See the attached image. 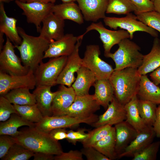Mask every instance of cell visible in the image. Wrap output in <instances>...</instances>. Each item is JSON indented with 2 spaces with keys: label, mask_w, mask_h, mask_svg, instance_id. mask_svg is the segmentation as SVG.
Masks as SVG:
<instances>
[{
  "label": "cell",
  "mask_w": 160,
  "mask_h": 160,
  "mask_svg": "<svg viewBox=\"0 0 160 160\" xmlns=\"http://www.w3.org/2000/svg\"><path fill=\"white\" fill-rule=\"evenodd\" d=\"M141 76L135 68L114 71L109 79L114 96L120 103L124 105L137 95Z\"/></svg>",
  "instance_id": "obj_1"
},
{
  "label": "cell",
  "mask_w": 160,
  "mask_h": 160,
  "mask_svg": "<svg viewBox=\"0 0 160 160\" xmlns=\"http://www.w3.org/2000/svg\"><path fill=\"white\" fill-rule=\"evenodd\" d=\"M17 29L22 40L21 44L15 47L20 52L23 65L34 71L42 62L44 53L50 42L39 36H34L27 34L21 27H17Z\"/></svg>",
  "instance_id": "obj_2"
},
{
  "label": "cell",
  "mask_w": 160,
  "mask_h": 160,
  "mask_svg": "<svg viewBox=\"0 0 160 160\" xmlns=\"http://www.w3.org/2000/svg\"><path fill=\"white\" fill-rule=\"evenodd\" d=\"M15 142L35 153L41 152L52 155H60L63 149L58 141L53 139L49 134L43 133L35 127H29L20 131L13 137Z\"/></svg>",
  "instance_id": "obj_3"
},
{
  "label": "cell",
  "mask_w": 160,
  "mask_h": 160,
  "mask_svg": "<svg viewBox=\"0 0 160 160\" xmlns=\"http://www.w3.org/2000/svg\"><path fill=\"white\" fill-rule=\"evenodd\" d=\"M119 48L114 53L110 52L105 55L114 61V70L127 68H138L141 65L144 55L140 52V48L129 38L122 40L118 44Z\"/></svg>",
  "instance_id": "obj_4"
},
{
  "label": "cell",
  "mask_w": 160,
  "mask_h": 160,
  "mask_svg": "<svg viewBox=\"0 0 160 160\" xmlns=\"http://www.w3.org/2000/svg\"><path fill=\"white\" fill-rule=\"evenodd\" d=\"M98 116L95 114L84 118L67 115L44 116L40 122L35 123V127L43 133L48 134L55 129L73 128L82 123L91 126L97 121Z\"/></svg>",
  "instance_id": "obj_5"
},
{
  "label": "cell",
  "mask_w": 160,
  "mask_h": 160,
  "mask_svg": "<svg viewBox=\"0 0 160 160\" xmlns=\"http://www.w3.org/2000/svg\"><path fill=\"white\" fill-rule=\"evenodd\" d=\"M68 56L52 58L45 63L41 62L34 71L36 86L56 85L58 78L67 61Z\"/></svg>",
  "instance_id": "obj_6"
},
{
  "label": "cell",
  "mask_w": 160,
  "mask_h": 160,
  "mask_svg": "<svg viewBox=\"0 0 160 160\" xmlns=\"http://www.w3.org/2000/svg\"><path fill=\"white\" fill-rule=\"evenodd\" d=\"M100 55L99 45L87 46L82 58V66L89 69L95 75L96 79H109L114 69L100 57Z\"/></svg>",
  "instance_id": "obj_7"
},
{
  "label": "cell",
  "mask_w": 160,
  "mask_h": 160,
  "mask_svg": "<svg viewBox=\"0 0 160 160\" xmlns=\"http://www.w3.org/2000/svg\"><path fill=\"white\" fill-rule=\"evenodd\" d=\"M126 15L120 17L106 16L103 21L106 26L111 29L116 30L119 28L127 31L131 40L133 38L134 33L137 31L145 32L153 37H158L157 31L138 20L135 14L130 13Z\"/></svg>",
  "instance_id": "obj_8"
},
{
  "label": "cell",
  "mask_w": 160,
  "mask_h": 160,
  "mask_svg": "<svg viewBox=\"0 0 160 160\" xmlns=\"http://www.w3.org/2000/svg\"><path fill=\"white\" fill-rule=\"evenodd\" d=\"M15 48L7 37L5 44L0 52V71L10 75H26L30 69L21 64L20 58L15 53Z\"/></svg>",
  "instance_id": "obj_9"
},
{
  "label": "cell",
  "mask_w": 160,
  "mask_h": 160,
  "mask_svg": "<svg viewBox=\"0 0 160 160\" xmlns=\"http://www.w3.org/2000/svg\"><path fill=\"white\" fill-rule=\"evenodd\" d=\"M15 3L23 11L22 14L25 15L27 22L34 24L38 32H40L41 24L48 14L52 12L54 3H44L39 2H23L16 0Z\"/></svg>",
  "instance_id": "obj_10"
},
{
  "label": "cell",
  "mask_w": 160,
  "mask_h": 160,
  "mask_svg": "<svg viewBox=\"0 0 160 160\" xmlns=\"http://www.w3.org/2000/svg\"><path fill=\"white\" fill-rule=\"evenodd\" d=\"M36 86L34 71L31 69L24 75H10L0 71V96H4L14 89L25 88L32 89Z\"/></svg>",
  "instance_id": "obj_11"
},
{
  "label": "cell",
  "mask_w": 160,
  "mask_h": 160,
  "mask_svg": "<svg viewBox=\"0 0 160 160\" xmlns=\"http://www.w3.org/2000/svg\"><path fill=\"white\" fill-rule=\"evenodd\" d=\"M93 30L99 34L100 38L103 43L104 56L111 52V49L114 45L118 44L124 39H130L129 33L127 31L122 29L115 31L109 30L100 21L92 23L81 35L84 36L88 32Z\"/></svg>",
  "instance_id": "obj_12"
},
{
  "label": "cell",
  "mask_w": 160,
  "mask_h": 160,
  "mask_svg": "<svg viewBox=\"0 0 160 160\" xmlns=\"http://www.w3.org/2000/svg\"><path fill=\"white\" fill-rule=\"evenodd\" d=\"M78 37L77 41L72 53L68 56L66 63L59 75L56 85H64L71 87L76 80L74 73L82 66V58L79 54V48L83 37Z\"/></svg>",
  "instance_id": "obj_13"
},
{
  "label": "cell",
  "mask_w": 160,
  "mask_h": 160,
  "mask_svg": "<svg viewBox=\"0 0 160 160\" xmlns=\"http://www.w3.org/2000/svg\"><path fill=\"white\" fill-rule=\"evenodd\" d=\"M100 106L94 99L93 95H76L73 103L63 116L86 118L94 114L95 113L100 109Z\"/></svg>",
  "instance_id": "obj_14"
},
{
  "label": "cell",
  "mask_w": 160,
  "mask_h": 160,
  "mask_svg": "<svg viewBox=\"0 0 160 160\" xmlns=\"http://www.w3.org/2000/svg\"><path fill=\"white\" fill-rule=\"evenodd\" d=\"M78 39V36L72 33H67L60 39L50 42L45 52L43 59L68 56L73 51Z\"/></svg>",
  "instance_id": "obj_15"
},
{
  "label": "cell",
  "mask_w": 160,
  "mask_h": 160,
  "mask_svg": "<svg viewBox=\"0 0 160 160\" xmlns=\"http://www.w3.org/2000/svg\"><path fill=\"white\" fill-rule=\"evenodd\" d=\"M126 119L124 105L119 102L114 96L105 111L98 116L97 121L91 126L95 128L106 125L112 126Z\"/></svg>",
  "instance_id": "obj_16"
},
{
  "label": "cell",
  "mask_w": 160,
  "mask_h": 160,
  "mask_svg": "<svg viewBox=\"0 0 160 160\" xmlns=\"http://www.w3.org/2000/svg\"><path fill=\"white\" fill-rule=\"evenodd\" d=\"M76 1L86 21L96 22L106 17L108 0H76Z\"/></svg>",
  "instance_id": "obj_17"
},
{
  "label": "cell",
  "mask_w": 160,
  "mask_h": 160,
  "mask_svg": "<svg viewBox=\"0 0 160 160\" xmlns=\"http://www.w3.org/2000/svg\"><path fill=\"white\" fill-rule=\"evenodd\" d=\"M43 26L39 32V36L50 42L58 40L65 35L64 20L52 12L43 20Z\"/></svg>",
  "instance_id": "obj_18"
},
{
  "label": "cell",
  "mask_w": 160,
  "mask_h": 160,
  "mask_svg": "<svg viewBox=\"0 0 160 160\" xmlns=\"http://www.w3.org/2000/svg\"><path fill=\"white\" fill-rule=\"evenodd\" d=\"M52 104L53 116H63L74 101L76 95L72 87L60 85Z\"/></svg>",
  "instance_id": "obj_19"
},
{
  "label": "cell",
  "mask_w": 160,
  "mask_h": 160,
  "mask_svg": "<svg viewBox=\"0 0 160 160\" xmlns=\"http://www.w3.org/2000/svg\"><path fill=\"white\" fill-rule=\"evenodd\" d=\"M156 136L152 126H147L138 133L134 139L118 157H132L148 145L153 142Z\"/></svg>",
  "instance_id": "obj_20"
},
{
  "label": "cell",
  "mask_w": 160,
  "mask_h": 160,
  "mask_svg": "<svg viewBox=\"0 0 160 160\" xmlns=\"http://www.w3.org/2000/svg\"><path fill=\"white\" fill-rule=\"evenodd\" d=\"M116 133V151L121 154L134 139L138 132L125 120L114 125Z\"/></svg>",
  "instance_id": "obj_21"
},
{
  "label": "cell",
  "mask_w": 160,
  "mask_h": 160,
  "mask_svg": "<svg viewBox=\"0 0 160 160\" xmlns=\"http://www.w3.org/2000/svg\"><path fill=\"white\" fill-rule=\"evenodd\" d=\"M52 86L38 85L33 92L36 104L44 117L52 116V104L57 91L52 92Z\"/></svg>",
  "instance_id": "obj_22"
},
{
  "label": "cell",
  "mask_w": 160,
  "mask_h": 160,
  "mask_svg": "<svg viewBox=\"0 0 160 160\" xmlns=\"http://www.w3.org/2000/svg\"><path fill=\"white\" fill-rule=\"evenodd\" d=\"M17 21L15 18L7 16L3 3H0V32L5 34L15 46L20 45L22 40L16 26Z\"/></svg>",
  "instance_id": "obj_23"
},
{
  "label": "cell",
  "mask_w": 160,
  "mask_h": 160,
  "mask_svg": "<svg viewBox=\"0 0 160 160\" xmlns=\"http://www.w3.org/2000/svg\"><path fill=\"white\" fill-rule=\"evenodd\" d=\"M52 12L60 19L68 20L81 25L84 22V19L81 10L75 2L62 3L54 5Z\"/></svg>",
  "instance_id": "obj_24"
},
{
  "label": "cell",
  "mask_w": 160,
  "mask_h": 160,
  "mask_svg": "<svg viewBox=\"0 0 160 160\" xmlns=\"http://www.w3.org/2000/svg\"><path fill=\"white\" fill-rule=\"evenodd\" d=\"M77 77L72 85L76 96L89 94L90 88L96 79L94 74L88 68L82 66L76 72Z\"/></svg>",
  "instance_id": "obj_25"
},
{
  "label": "cell",
  "mask_w": 160,
  "mask_h": 160,
  "mask_svg": "<svg viewBox=\"0 0 160 160\" xmlns=\"http://www.w3.org/2000/svg\"><path fill=\"white\" fill-rule=\"evenodd\" d=\"M160 66V43L158 37L154 39L150 52L144 55L141 65L138 68L141 75H146Z\"/></svg>",
  "instance_id": "obj_26"
},
{
  "label": "cell",
  "mask_w": 160,
  "mask_h": 160,
  "mask_svg": "<svg viewBox=\"0 0 160 160\" xmlns=\"http://www.w3.org/2000/svg\"><path fill=\"white\" fill-rule=\"evenodd\" d=\"M137 95L140 99L160 104V88L151 81L146 75L141 76Z\"/></svg>",
  "instance_id": "obj_27"
},
{
  "label": "cell",
  "mask_w": 160,
  "mask_h": 160,
  "mask_svg": "<svg viewBox=\"0 0 160 160\" xmlns=\"http://www.w3.org/2000/svg\"><path fill=\"white\" fill-rule=\"evenodd\" d=\"M93 86L95 88L94 99L100 106L107 108L114 97L113 90L109 79H96Z\"/></svg>",
  "instance_id": "obj_28"
},
{
  "label": "cell",
  "mask_w": 160,
  "mask_h": 160,
  "mask_svg": "<svg viewBox=\"0 0 160 160\" xmlns=\"http://www.w3.org/2000/svg\"><path fill=\"white\" fill-rule=\"evenodd\" d=\"M139 99L137 95L124 105L126 112L125 121L138 133L147 126L141 117L138 108Z\"/></svg>",
  "instance_id": "obj_29"
},
{
  "label": "cell",
  "mask_w": 160,
  "mask_h": 160,
  "mask_svg": "<svg viewBox=\"0 0 160 160\" xmlns=\"http://www.w3.org/2000/svg\"><path fill=\"white\" fill-rule=\"evenodd\" d=\"M23 126L32 127L35 126V123L28 121L16 113L12 114L7 120L0 124V135H6L15 137L20 133L18 128Z\"/></svg>",
  "instance_id": "obj_30"
},
{
  "label": "cell",
  "mask_w": 160,
  "mask_h": 160,
  "mask_svg": "<svg viewBox=\"0 0 160 160\" xmlns=\"http://www.w3.org/2000/svg\"><path fill=\"white\" fill-rule=\"evenodd\" d=\"M110 160L118 159L116 151V133L114 127L105 137L93 146Z\"/></svg>",
  "instance_id": "obj_31"
},
{
  "label": "cell",
  "mask_w": 160,
  "mask_h": 160,
  "mask_svg": "<svg viewBox=\"0 0 160 160\" xmlns=\"http://www.w3.org/2000/svg\"><path fill=\"white\" fill-rule=\"evenodd\" d=\"M29 89L22 88L11 90L4 96L11 103L19 105H33L36 104L35 96Z\"/></svg>",
  "instance_id": "obj_32"
},
{
  "label": "cell",
  "mask_w": 160,
  "mask_h": 160,
  "mask_svg": "<svg viewBox=\"0 0 160 160\" xmlns=\"http://www.w3.org/2000/svg\"><path fill=\"white\" fill-rule=\"evenodd\" d=\"M13 105L19 115L30 122L37 123L44 117L36 104L33 105Z\"/></svg>",
  "instance_id": "obj_33"
},
{
  "label": "cell",
  "mask_w": 160,
  "mask_h": 160,
  "mask_svg": "<svg viewBox=\"0 0 160 160\" xmlns=\"http://www.w3.org/2000/svg\"><path fill=\"white\" fill-rule=\"evenodd\" d=\"M137 10L130 0H108L106 13L127 15Z\"/></svg>",
  "instance_id": "obj_34"
},
{
  "label": "cell",
  "mask_w": 160,
  "mask_h": 160,
  "mask_svg": "<svg viewBox=\"0 0 160 160\" xmlns=\"http://www.w3.org/2000/svg\"><path fill=\"white\" fill-rule=\"evenodd\" d=\"M156 105L150 101L138 99V106L139 113L147 126L153 125L156 117Z\"/></svg>",
  "instance_id": "obj_35"
},
{
  "label": "cell",
  "mask_w": 160,
  "mask_h": 160,
  "mask_svg": "<svg viewBox=\"0 0 160 160\" xmlns=\"http://www.w3.org/2000/svg\"><path fill=\"white\" fill-rule=\"evenodd\" d=\"M34 153L21 145L15 143L10 147L2 160H28L33 156Z\"/></svg>",
  "instance_id": "obj_36"
},
{
  "label": "cell",
  "mask_w": 160,
  "mask_h": 160,
  "mask_svg": "<svg viewBox=\"0 0 160 160\" xmlns=\"http://www.w3.org/2000/svg\"><path fill=\"white\" fill-rule=\"evenodd\" d=\"M113 127L106 125L96 127L89 131L87 137L81 142L83 147H92L95 144L106 136L111 131Z\"/></svg>",
  "instance_id": "obj_37"
},
{
  "label": "cell",
  "mask_w": 160,
  "mask_h": 160,
  "mask_svg": "<svg viewBox=\"0 0 160 160\" xmlns=\"http://www.w3.org/2000/svg\"><path fill=\"white\" fill-rule=\"evenodd\" d=\"M160 147V141L153 142L135 154L132 160H155Z\"/></svg>",
  "instance_id": "obj_38"
},
{
  "label": "cell",
  "mask_w": 160,
  "mask_h": 160,
  "mask_svg": "<svg viewBox=\"0 0 160 160\" xmlns=\"http://www.w3.org/2000/svg\"><path fill=\"white\" fill-rule=\"evenodd\" d=\"M138 20L160 33V13L155 11L135 15Z\"/></svg>",
  "instance_id": "obj_39"
},
{
  "label": "cell",
  "mask_w": 160,
  "mask_h": 160,
  "mask_svg": "<svg viewBox=\"0 0 160 160\" xmlns=\"http://www.w3.org/2000/svg\"><path fill=\"white\" fill-rule=\"evenodd\" d=\"M4 96L0 97V121H4L8 120L13 113H18L13 105Z\"/></svg>",
  "instance_id": "obj_40"
},
{
  "label": "cell",
  "mask_w": 160,
  "mask_h": 160,
  "mask_svg": "<svg viewBox=\"0 0 160 160\" xmlns=\"http://www.w3.org/2000/svg\"><path fill=\"white\" fill-rule=\"evenodd\" d=\"M86 130L84 128L79 129L77 131L70 130L67 132V140L73 145H76L77 142H82L88 136V133H86Z\"/></svg>",
  "instance_id": "obj_41"
},
{
  "label": "cell",
  "mask_w": 160,
  "mask_h": 160,
  "mask_svg": "<svg viewBox=\"0 0 160 160\" xmlns=\"http://www.w3.org/2000/svg\"><path fill=\"white\" fill-rule=\"evenodd\" d=\"M81 151L87 160H110L93 147H83Z\"/></svg>",
  "instance_id": "obj_42"
},
{
  "label": "cell",
  "mask_w": 160,
  "mask_h": 160,
  "mask_svg": "<svg viewBox=\"0 0 160 160\" xmlns=\"http://www.w3.org/2000/svg\"><path fill=\"white\" fill-rule=\"evenodd\" d=\"M15 143L13 137L6 135H0V159H1L6 155L10 147Z\"/></svg>",
  "instance_id": "obj_43"
},
{
  "label": "cell",
  "mask_w": 160,
  "mask_h": 160,
  "mask_svg": "<svg viewBox=\"0 0 160 160\" xmlns=\"http://www.w3.org/2000/svg\"><path fill=\"white\" fill-rule=\"evenodd\" d=\"M136 7L137 14L154 10L153 2L151 0H130Z\"/></svg>",
  "instance_id": "obj_44"
},
{
  "label": "cell",
  "mask_w": 160,
  "mask_h": 160,
  "mask_svg": "<svg viewBox=\"0 0 160 160\" xmlns=\"http://www.w3.org/2000/svg\"><path fill=\"white\" fill-rule=\"evenodd\" d=\"M83 155L81 151L71 150L67 152H63L54 156L55 160H83Z\"/></svg>",
  "instance_id": "obj_45"
},
{
  "label": "cell",
  "mask_w": 160,
  "mask_h": 160,
  "mask_svg": "<svg viewBox=\"0 0 160 160\" xmlns=\"http://www.w3.org/2000/svg\"><path fill=\"white\" fill-rule=\"evenodd\" d=\"M67 132L65 128H58L51 130L48 134L53 139L58 141L59 140L66 139Z\"/></svg>",
  "instance_id": "obj_46"
},
{
  "label": "cell",
  "mask_w": 160,
  "mask_h": 160,
  "mask_svg": "<svg viewBox=\"0 0 160 160\" xmlns=\"http://www.w3.org/2000/svg\"><path fill=\"white\" fill-rule=\"evenodd\" d=\"M152 127L156 136L160 138V104L157 108L156 117Z\"/></svg>",
  "instance_id": "obj_47"
},
{
  "label": "cell",
  "mask_w": 160,
  "mask_h": 160,
  "mask_svg": "<svg viewBox=\"0 0 160 160\" xmlns=\"http://www.w3.org/2000/svg\"><path fill=\"white\" fill-rule=\"evenodd\" d=\"M34 160H52L54 159V155L41 152L34 153Z\"/></svg>",
  "instance_id": "obj_48"
},
{
  "label": "cell",
  "mask_w": 160,
  "mask_h": 160,
  "mask_svg": "<svg viewBox=\"0 0 160 160\" xmlns=\"http://www.w3.org/2000/svg\"><path fill=\"white\" fill-rule=\"evenodd\" d=\"M150 76L156 84L157 85H160V66L152 71Z\"/></svg>",
  "instance_id": "obj_49"
},
{
  "label": "cell",
  "mask_w": 160,
  "mask_h": 160,
  "mask_svg": "<svg viewBox=\"0 0 160 160\" xmlns=\"http://www.w3.org/2000/svg\"><path fill=\"white\" fill-rule=\"evenodd\" d=\"M153 3L154 10L160 13V0H154Z\"/></svg>",
  "instance_id": "obj_50"
},
{
  "label": "cell",
  "mask_w": 160,
  "mask_h": 160,
  "mask_svg": "<svg viewBox=\"0 0 160 160\" xmlns=\"http://www.w3.org/2000/svg\"><path fill=\"white\" fill-rule=\"evenodd\" d=\"M56 0H28L26 2L29 3L34 1L44 3H54Z\"/></svg>",
  "instance_id": "obj_51"
},
{
  "label": "cell",
  "mask_w": 160,
  "mask_h": 160,
  "mask_svg": "<svg viewBox=\"0 0 160 160\" xmlns=\"http://www.w3.org/2000/svg\"><path fill=\"white\" fill-rule=\"evenodd\" d=\"M4 34L0 32V52L2 50L4 47L3 45L4 39L3 37Z\"/></svg>",
  "instance_id": "obj_52"
},
{
  "label": "cell",
  "mask_w": 160,
  "mask_h": 160,
  "mask_svg": "<svg viewBox=\"0 0 160 160\" xmlns=\"http://www.w3.org/2000/svg\"><path fill=\"white\" fill-rule=\"evenodd\" d=\"M63 3L75 2L76 0H61Z\"/></svg>",
  "instance_id": "obj_53"
},
{
  "label": "cell",
  "mask_w": 160,
  "mask_h": 160,
  "mask_svg": "<svg viewBox=\"0 0 160 160\" xmlns=\"http://www.w3.org/2000/svg\"><path fill=\"white\" fill-rule=\"evenodd\" d=\"M10 0H0V3H4V2H6L8 3L10 1Z\"/></svg>",
  "instance_id": "obj_54"
},
{
  "label": "cell",
  "mask_w": 160,
  "mask_h": 160,
  "mask_svg": "<svg viewBox=\"0 0 160 160\" xmlns=\"http://www.w3.org/2000/svg\"><path fill=\"white\" fill-rule=\"evenodd\" d=\"M10 1H12L14 0H10ZM23 2H26L28 0H19Z\"/></svg>",
  "instance_id": "obj_55"
},
{
  "label": "cell",
  "mask_w": 160,
  "mask_h": 160,
  "mask_svg": "<svg viewBox=\"0 0 160 160\" xmlns=\"http://www.w3.org/2000/svg\"><path fill=\"white\" fill-rule=\"evenodd\" d=\"M153 2L154 1V0H151Z\"/></svg>",
  "instance_id": "obj_56"
},
{
  "label": "cell",
  "mask_w": 160,
  "mask_h": 160,
  "mask_svg": "<svg viewBox=\"0 0 160 160\" xmlns=\"http://www.w3.org/2000/svg\"><path fill=\"white\" fill-rule=\"evenodd\" d=\"M159 41H160V40H159Z\"/></svg>",
  "instance_id": "obj_57"
}]
</instances>
